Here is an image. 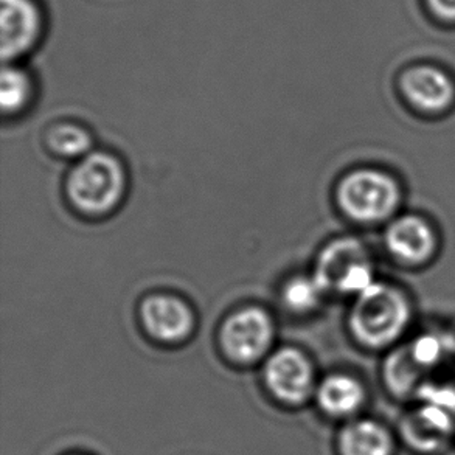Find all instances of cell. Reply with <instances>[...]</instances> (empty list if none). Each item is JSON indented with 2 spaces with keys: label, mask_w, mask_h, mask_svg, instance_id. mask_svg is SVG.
Instances as JSON below:
<instances>
[{
  "label": "cell",
  "mask_w": 455,
  "mask_h": 455,
  "mask_svg": "<svg viewBox=\"0 0 455 455\" xmlns=\"http://www.w3.org/2000/svg\"><path fill=\"white\" fill-rule=\"evenodd\" d=\"M126 191V174L117 157L92 153L83 157L68 180V193L86 215H106L117 207Z\"/></svg>",
  "instance_id": "1"
},
{
  "label": "cell",
  "mask_w": 455,
  "mask_h": 455,
  "mask_svg": "<svg viewBox=\"0 0 455 455\" xmlns=\"http://www.w3.org/2000/svg\"><path fill=\"white\" fill-rule=\"evenodd\" d=\"M411 317L409 303L400 291L373 283L359 294L351 313V331L367 347L381 348L404 331Z\"/></svg>",
  "instance_id": "2"
},
{
  "label": "cell",
  "mask_w": 455,
  "mask_h": 455,
  "mask_svg": "<svg viewBox=\"0 0 455 455\" xmlns=\"http://www.w3.org/2000/svg\"><path fill=\"white\" fill-rule=\"evenodd\" d=\"M338 203L345 215L355 221H384L394 215L400 204V188L384 172L359 170L340 180Z\"/></svg>",
  "instance_id": "3"
},
{
  "label": "cell",
  "mask_w": 455,
  "mask_h": 455,
  "mask_svg": "<svg viewBox=\"0 0 455 455\" xmlns=\"http://www.w3.org/2000/svg\"><path fill=\"white\" fill-rule=\"evenodd\" d=\"M323 291L363 294L373 284L371 267L363 247L355 240L331 243L320 253L315 275Z\"/></svg>",
  "instance_id": "4"
},
{
  "label": "cell",
  "mask_w": 455,
  "mask_h": 455,
  "mask_svg": "<svg viewBox=\"0 0 455 455\" xmlns=\"http://www.w3.org/2000/svg\"><path fill=\"white\" fill-rule=\"evenodd\" d=\"M272 339L274 323L269 314L259 307H244L228 315L222 325V348L235 363L259 361L269 350Z\"/></svg>",
  "instance_id": "5"
},
{
  "label": "cell",
  "mask_w": 455,
  "mask_h": 455,
  "mask_svg": "<svg viewBox=\"0 0 455 455\" xmlns=\"http://www.w3.org/2000/svg\"><path fill=\"white\" fill-rule=\"evenodd\" d=\"M2 58L5 64L30 53L43 36L44 12L37 0H2Z\"/></svg>",
  "instance_id": "6"
},
{
  "label": "cell",
  "mask_w": 455,
  "mask_h": 455,
  "mask_svg": "<svg viewBox=\"0 0 455 455\" xmlns=\"http://www.w3.org/2000/svg\"><path fill=\"white\" fill-rule=\"evenodd\" d=\"M266 382L272 394L284 403H302L313 388V367L302 351L283 348L266 363Z\"/></svg>",
  "instance_id": "7"
},
{
  "label": "cell",
  "mask_w": 455,
  "mask_h": 455,
  "mask_svg": "<svg viewBox=\"0 0 455 455\" xmlns=\"http://www.w3.org/2000/svg\"><path fill=\"white\" fill-rule=\"evenodd\" d=\"M145 330L162 342H179L190 336L195 328L191 307L179 297L156 294L140 307Z\"/></svg>",
  "instance_id": "8"
},
{
  "label": "cell",
  "mask_w": 455,
  "mask_h": 455,
  "mask_svg": "<svg viewBox=\"0 0 455 455\" xmlns=\"http://www.w3.org/2000/svg\"><path fill=\"white\" fill-rule=\"evenodd\" d=\"M401 91L419 111L442 114L454 103L455 87L443 70L434 66H415L401 78Z\"/></svg>",
  "instance_id": "9"
},
{
  "label": "cell",
  "mask_w": 455,
  "mask_h": 455,
  "mask_svg": "<svg viewBox=\"0 0 455 455\" xmlns=\"http://www.w3.org/2000/svg\"><path fill=\"white\" fill-rule=\"evenodd\" d=\"M388 251L406 265H423L437 249V238L427 222L419 216H404L387 230Z\"/></svg>",
  "instance_id": "10"
},
{
  "label": "cell",
  "mask_w": 455,
  "mask_h": 455,
  "mask_svg": "<svg viewBox=\"0 0 455 455\" xmlns=\"http://www.w3.org/2000/svg\"><path fill=\"white\" fill-rule=\"evenodd\" d=\"M452 413L425 404L404 421L407 442L419 450H435L452 429Z\"/></svg>",
  "instance_id": "11"
},
{
  "label": "cell",
  "mask_w": 455,
  "mask_h": 455,
  "mask_svg": "<svg viewBox=\"0 0 455 455\" xmlns=\"http://www.w3.org/2000/svg\"><path fill=\"white\" fill-rule=\"evenodd\" d=\"M363 400V386L355 378L347 375L326 378L317 392L320 407L334 417H345L356 412Z\"/></svg>",
  "instance_id": "12"
},
{
  "label": "cell",
  "mask_w": 455,
  "mask_h": 455,
  "mask_svg": "<svg viewBox=\"0 0 455 455\" xmlns=\"http://www.w3.org/2000/svg\"><path fill=\"white\" fill-rule=\"evenodd\" d=\"M390 450L392 442L386 429L369 419L351 423L340 435L342 455H388Z\"/></svg>",
  "instance_id": "13"
},
{
  "label": "cell",
  "mask_w": 455,
  "mask_h": 455,
  "mask_svg": "<svg viewBox=\"0 0 455 455\" xmlns=\"http://www.w3.org/2000/svg\"><path fill=\"white\" fill-rule=\"evenodd\" d=\"M33 95V83L27 72L18 66L5 64L0 78V105L4 114L22 111Z\"/></svg>",
  "instance_id": "14"
},
{
  "label": "cell",
  "mask_w": 455,
  "mask_h": 455,
  "mask_svg": "<svg viewBox=\"0 0 455 455\" xmlns=\"http://www.w3.org/2000/svg\"><path fill=\"white\" fill-rule=\"evenodd\" d=\"M47 145L53 153L68 159L86 157L92 148V137L78 124H56L47 134Z\"/></svg>",
  "instance_id": "15"
},
{
  "label": "cell",
  "mask_w": 455,
  "mask_h": 455,
  "mask_svg": "<svg viewBox=\"0 0 455 455\" xmlns=\"http://www.w3.org/2000/svg\"><path fill=\"white\" fill-rule=\"evenodd\" d=\"M323 288L317 278L297 277L284 286L283 302L294 313H307L317 307Z\"/></svg>",
  "instance_id": "16"
},
{
  "label": "cell",
  "mask_w": 455,
  "mask_h": 455,
  "mask_svg": "<svg viewBox=\"0 0 455 455\" xmlns=\"http://www.w3.org/2000/svg\"><path fill=\"white\" fill-rule=\"evenodd\" d=\"M415 365H419V363H415L411 351H409V355L396 353L387 363V381L390 387L400 394L412 388L413 384L417 381Z\"/></svg>",
  "instance_id": "17"
},
{
  "label": "cell",
  "mask_w": 455,
  "mask_h": 455,
  "mask_svg": "<svg viewBox=\"0 0 455 455\" xmlns=\"http://www.w3.org/2000/svg\"><path fill=\"white\" fill-rule=\"evenodd\" d=\"M419 396L426 404L440 407L446 412L455 415V388L446 386H426L419 390Z\"/></svg>",
  "instance_id": "18"
},
{
  "label": "cell",
  "mask_w": 455,
  "mask_h": 455,
  "mask_svg": "<svg viewBox=\"0 0 455 455\" xmlns=\"http://www.w3.org/2000/svg\"><path fill=\"white\" fill-rule=\"evenodd\" d=\"M443 347L440 344L438 339L434 336H426V338L419 339V342H415L412 348L413 359L419 365H434L437 363L440 356H442Z\"/></svg>",
  "instance_id": "19"
},
{
  "label": "cell",
  "mask_w": 455,
  "mask_h": 455,
  "mask_svg": "<svg viewBox=\"0 0 455 455\" xmlns=\"http://www.w3.org/2000/svg\"><path fill=\"white\" fill-rule=\"evenodd\" d=\"M427 5L438 18L455 20V0H427Z\"/></svg>",
  "instance_id": "20"
}]
</instances>
